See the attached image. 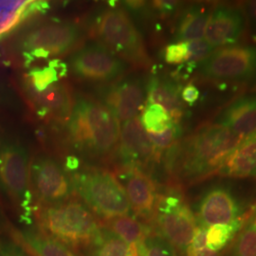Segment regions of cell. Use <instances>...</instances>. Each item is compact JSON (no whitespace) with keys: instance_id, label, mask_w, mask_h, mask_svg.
<instances>
[{"instance_id":"6da1fadb","label":"cell","mask_w":256,"mask_h":256,"mask_svg":"<svg viewBox=\"0 0 256 256\" xmlns=\"http://www.w3.org/2000/svg\"><path fill=\"white\" fill-rule=\"evenodd\" d=\"M241 140L242 138L220 122L205 124L187 140L180 151L170 152L167 166L180 182H200L218 174Z\"/></svg>"},{"instance_id":"7a4b0ae2","label":"cell","mask_w":256,"mask_h":256,"mask_svg":"<svg viewBox=\"0 0 256 256\" xmlns=\"http://www.w3.org/2000/svg\"><path fill=\"white\" fill-rule=\"evenodd\" d=\"M68 131L77 150L95 156L108 155L118 146L120 120L102 104L81 98L68 118Z\"/></svg>"},{"instance_id":"3957f363","label":"cell","mask_w":256,"mask_h":256,"mask_svg":"<svg viewBox=\"0 0 256 256\" xmlns=\"http://www.w3.org/2000/svg\"><path fill=\"white\" fill-rule=\"evenodd\" d=\"M44 234L70 248H88L99 236L102 227L93 212L77 200L46 206L40 212Z\"/></svg>"},{"instance_id":"277c9868","label":"cell","mask_w":256,"mask_h":256,"mask_svg":"<svg viewBox=\"0 0 256 256\" xmlns=\"http://www.w3.org/2000/svg\"><path fill=\"white\" fill-rule=\"evenodd\" d=\"M74 191L88 208L104 221L133 214L126 192L112 173L92 169L75 174Z\"/></svg>"},{"instance_id":"5b68a950","label":"cell","mask_w":256,"mask_h":256,"mask_svg":"<svg viewBox=\"0 0 256 256\" xmlns=\"http://www.w3.org/2000/svg\"><path fill=\"white\" fill-rule=\"evenodd\" d=\"M93 30L101 44L124 62L140 68L150 64L140 32L124 10H104L94 19Z\"/></svg>"},{"instance_id":"8992f818","label":"cell","mask_w":256,"mask_h":256,"mask_svg":"<svg viewBox=\"0 0 256 256\" xmlns=\"http://www.w3.org/2000/svg\"><path fill=\"white\" fill-rule=\"evenodd\" d=\"M152 228L182 256L198 229L194 210L180 190L172 188L158 194Z\"/></svg>"},{"instance_id":"52a82bcc","label":"cell","mask_w":256,"mask_h":256,"mask_svg":"<svg viewBox=\"0 0 256 256\" xmlns=\"http://www.w3.org/2000/svg\"><path fill=\"white\" fill-rule=\"evenodd\" d=\"M82 30L72 22H45L23 34L19 46L28 63L38 58L63 55L77 46Z\"/></svg>"},{"instance_id":"ba28073f","label":"cell","mask_w":256,"mask_h":256,"mask_svg":"<svg viewBox=\"0 0 256 256\" xmlns=\"http://www.w3.org/2000/svg\"><path fill=\"white\" fill-rule=\"evenodd\" d=\"M0 185L30 222L32 196L28 187V156L16 142H0Z\"/></svg>"},{"instance_id":"9c48e42d","label":"cell","mask_w":256,"mask_h":256,"mask_svg":"<svg viewBox=\"0 0 256 256\" xmlns=\"http://www.w3.org/2000/svg\"><path fill=\"white\" fill-rule=\"evenodd\" d=\"M200 68L202 77L212 81L248 80L256 76V46L220 48L200 64Z\"/></svg>"},{"instance_id":"30bf717a","label":"cell","mask_w":256,"mask_h":256,"mask_svg":"<svg viewBox=\"0 0 256 256\" xmlns=\"http://www.w3.org/2000/svg\"><path fill=\"white\" fill-rule=\"evenodd\" d=\"M250 210L232 187L214 184L203 191L192 210L198 226L208 229L212 225L227 224L244 218Z\"/></svg>"},{"instance_id":"8fae6325","label":"cell","mask_w":256,"mask_h":256,"mask_svg":"<svg viewBox=\"0 0 256 256\" xmlns=\"http://www.w3.org/2000/svg\"><path fill=\"white\" fill-rule=\"evenodd\" d=\"M70 68L77 77L92 82H110L126 70V62L99 42H92L72 55Z\"/></svg>"},{"instance_id":"7c38bea8","label":"cell","mask_w":256,"mask_h":256,"mask_svg":"<svg viewBox=\"0 0 256 256\" xmlns=\"http://www.w3.org/2000/svg\"><path fill=\"white\" fill-rule=\"evenodd\" d=\"M30 182L38 202L46 206L68 200L74 192L72 182L64 167L48 156H39L34 160Z\"/></svg>"},{"instance_id":"4fadbf2b","label":"cell","mask_w":256,"mask_h":256,"mask_svg":"<svg viewBox=\"0 0 256 256\" xmlns=\"http://www.w3.org/2000/svg\"><path fill=\"white\" fill-rule=\"evenodd\" d=\"M119 178L134 216L152 226L158 200L154 180L146 172L137 168H124Z\"/></svg>"},{"instance_id":"5bb4252c","label":"cell","mask_w":256,"mask_h":256,"mask_svg":"<svg viewBox=\"0 0 256 256\" xmlns=\"http://www.w3.org/2000/svg\"><path fill=\"white\" fill-rule=\"evenodd\" d=\"M118 146V155L124 168L142 170L152 164L158 152L138 117L124 122Z\"/></svg>"},{"instance_id":"9a60e30c","label":"cell","mask_w":256,"mask_h":256,"mask_svg":"<svg viewBox=\"0 0 256 256\" xmlns=\"http://www.w3.org/2000/svg\"><path fill=\"white\" fill-rule=\"evenodd\" d=\"M104 106L122 122L137 118L144 108L146 86L138 78H128L112 84L102 92Z\"/></svg>"},{"instance_id":"2e32d148","label":"cell","mask_w":256,"mask_h":256,"mask_svg":"<svg viewBox=\"0 0 256 256\" xmlns=\"http://www.w3.org/2000/svg\"><path fill=\"white\" fill-rule=\"evenodd\" d=\"M244 28L245 19L240 10L220 5L210 12L204 36L214 48L234 46L242 36Z\"/></svg>"},{"instance_id":"e0dca14e","label":"cell","mask_w":256,"mask_h":256,"mask_svg":"<svg viewBox=\"0 0 256 256\" xmlns=\"http://www.w3.org/2000/svg\"><path fill=\"white\" fill-rule=\"evenodd\" d=\"M27 90L37 114L41 118L68 119L72 110V98L64 82H55L38 92L27 84Z\"/></svg>"},{"instance_id":"ac0fdd59","label":"cell","mask_w":256,"mask_h":256,"mask_svg":"<svg viewBox=\"0 0 256 256\" xmlns=\"http://www.w3.org/2000/svg\"><path fill=\"white\" fill-rule=\"evenodd\" d=\"M218 122L244 138L256 131V93L239 97L224 110Z\"/></svg>"},{"instance_id":"d6986e66","label":"cell","mask_w":256,"mask_h":256,"mask_svg":"<svg viewBox=\"0 0 256 256\" xmlns=\"http://www.w3.org/2000/svg\"><path fill=\"white\" fill-rule=\"evenodd\" d=\"M218 174L232 178H256V131L242 138Z\"/></svg>"},{"instance_id":"ffe728a7","label":"cell","mask_w":256,"mask_h":256,"mask_svg":"<svg viewBox=\"0 0 256 256\" xmlns=\"http://www.w3.org/2000/svg\"><path fill=\"white\" fill-rule=\"evenodd\" d=\"M180 92V86L173 81L151 77L146 84L147 104L162 106L176 122H178L183 113Z\"/></svg>"},{"instance_id":"44dd1931","label":"cell","mask_w":256,"mask_h":256,"mask_svg":"<svg viewBox=\"0 0 256 256\" xmlns=\"http://www.w3.org/2000/svg\"><path fill=\"white\" fill-rule=\"evenodd\" d=\"M210 14L204 5H192L185 10L176 30V40L188 43L202 39Z\"/></svg>"},{"instance_id":"7402d4cb","label":"cell","mask_w":256,"mask_h":256,"mask_svg":"<svg viewBox=\"0 0 256 256\" xmlns=\"http://www.w3.org/2000/svg\"><path fill=\"white\" fill-rule=\"evenodd\" d=\"M106 229L130 245L137 247L149 234L154 232L151 225L138 220L135 216H122L104 221Z\"/></svg>"},{"instance_id":"603a6c76","label":"cell","mask_w":256,"mask_h":256,"mask_svg":"<svg viewBox=\"0 0 256 256\" xmlns=\"http://www.w3.org/2000/svg\"><path fill=\"white\" fill-rule=\"evenodd\" d=\"M88 256H138V248L102 226L99 236L88 248Z\"/></svg>"},{"instance_id":"cb8c5ba5","label":"cell","mask_w":256,"mask_h":256,"mask_svg":"<svg viewBox=\"0 0 256 256\" xmlns=\"http://www.w3.org/2000/svg\"><path fill=\"white\" fill-rule=\"evenodd\" d=\"M22 239L37 256H77L70 248L44 232H24Z\"/></svg>"},{"instance_id":"d4e9b609","label":"cell","mask_w":256,"mask_h":256,"mask_svg":"<svg viewBox=\"0 0 256 256\" xmlns=\"http://www.w3.org/2000/svg\"><path fill=\"white\" fill-rule=\"evenodd\" d=\"M248 216V214L246 216L230 223L216 224L209 227L206 234V247L214 252H222L225 250L238 236L239 230L242 229Z\"/></svg>"},{"instance_id":"484cf974","label":"cell","mask_w":256,"mask_h":256,"mask_svg":"<svg viewBox=\"0 0 256 256\" xmlns=\"http://www.w3.org/2000/svg\"><path fill=\"white\" fill-rule=\"evenodd\" d=\"M66 74V66L58 59L50 60L48 66L42 68H34L28 74L27 84L36 92H43L48 86L58 82Z\"/></svg>"},{"instance_id":"4316f807","label":"cell","mask_w":256,"mask_h":256,"mask_svg":"<svg viewBox=\"0 0 256 256\" xmlns=\"http://www.w3.org/2000/svg\"><path fill=\"white\" fill-rule=\"evenodd\" d=\"M220 256H256V230L248 216L238 236Z\"/></svg>"},{"instance_id":"83f0119b","label":"cell","mask_w":256,"mask_h":256,"mask_svg":"<svg viewBox=\"0 0 256 256\" xmlns=\"http://www.w3.org/2000/svg\"><path fill=\"white\" fill-rule=\"evenodd\" d=\"M140 120L146 132L150 133H160L178 122L162 106L155 104H147Z\"/></svg>"},{"instance_id":"f1b7e54d","label":"cell","mask_w":256,"mask_h":256,"mask_svg":"<svg viewBox=\"0 0 256 256\" xmlns=\"http://www.w3.org/2000/svg\"><path fill=\"white\" fill-rule=\"evenodd\" d=\"M138 256H178L174 248L155 232L137 246Z\"/></svg>"},{"instance_id":"f546056e","label":"cell","mask_w":256,"mask_h":256,"mask_svg":"<svg viewBox=\"0 0 256 256\" xmlns=\"http://www.w3.org/2000/svg\"><path fill=\"white\" fill-rule=\"evenodd\" d=\"M207 229L198 226L192 241L186 248L182 256H220L222 252H212L206 247Z\"/></svg>"},{"instance_id":"4dcf8cb0","label":"cell","mask_w":256,"mask_h":256,"mask_svg":"<svg viewBox=\"0 0 256 256\" xmlns=\"http://www.w3.org/2000/svg\"><path fill=\"white\" fill-rule=\"evenodd\" d=\"M189 59L186 62L189 70L191 72L198 64L202 62L214 52V48L210 46L205 39H198L192 42H188Z\"/></svg>"},{"instance_id":"1f68e13d","label":"cell","mask_w":256,"mask_h":256,"mask_svg":"<svg viewBox=\"0 0 256 256\" xmlns=\"http://www.w3.org/2000/svg\"><path fill=\"white\" fill-rule=\"evenodd\" d=\"M180 126L178 122H174L172 126L167 128L160 133H150L147 132L149 138L156 150H164L173 146L174 142L178 138L180 135Z\"/></svg>"},{"instance_id":"d6a6232c","label":"cell","mask_w":256,"mask_h":256,"mask_svg":"<svg viewBox=\"0 0 256 256\" xmlns=\"http://www.w3.org/2000/svg\"><path fill=\"white\" fill-rule=\"evenodd\" d=\"M189 59V48L187 42H176L165 48L164 60L167 64H180Z\"/></svg>"},{"instance_id":"836d02e7","label":"cell","mask_w":256,"mask_h":256,"mask_svg":"<svg viewBox=\"0 0 256 256\" xmlns=\"http://www.w3.org/2000/svg\"><path fill=\"white\" fill-rule=\"evenodd\" d=\"M180 97L183 102H185L189 106H192L200 99V92L194 84H189L182 90Z\"/></svg>"},{"instance_id":"e575fe53","label":"cell","mask_w":256,"mask_h":256,"mask_svg":"<svg viewBox=\"0 0 256 256\" xmlns=\"http://www.w3.org/2000/svg\"><path fill=\"white\" fill-rule=\"evenodd\" d=\"M178 6V2H173V1H156V2H154V7L156 9V10L164 14H172Z\"/></svg>"},{"instance_id":"d590c367","label":"cell","mask_w":256,"mask_h":256,"mask_svg":"<svg viewBox=\"0 0 256 256\" xmlns=\"http://www.w3.org/2000/svg\"><path fill=\"white\" fill-rule=\"evenodd\" d=\"M80 166V160L77 156H68L64 164V170L68 172H74L77 171Z\"/></svg>"},{"instance_id":"8d00e7d4","label":"cell","mask_w":256,"mask_h":256,"mask_svg":"<svg viewBox=\"0 0 256 256\" xmlns=\"http://www.w3.org/2000/svg\"><path fill=\"white\" fill-rule=\"evenodd\" d=\"M244 6L250 18L256 23V0L248 1Z\"/></svg>"},{"instance_id":"74e56055","label":"cell","mask_w":256,"mask_h":256,"mask_svg":"<svg viewBox=\"0 0 256 256\" xmlns=\"http://www.w3.org/2000/svg\"><path fill=\"white\" fill-rule=\"evenodd\" d=\"M248 220H250L252 224L254 225V229L256 230V203L254 207L250 208V212H248Z\"/></svg>"},{"instance_id":"f35d334b","label":"cell","mask_w":256,"mask_h":256,"mask_svg":"<svg viewBox=\"0 0 256 256\" xmlns=\"http://www.w3.org/2000/svg\"><path fill=\"white\" fill-rule=\"evenodd\" d=\"M8 256H25L18 248H8Z\"/></svg>"},{"instance_id":"ab89813d","label":"cell","mask_w":256,"mask_h":256,"mask_svg":"<svg viewBox=\"0 0 256 256\" xmlns=\"http://www.w3.org/2000/svg\"><path fill=\"white\" fill-rule=\"evenodd\" d=\"M0 256H8V248L4 247V244L0 240Z\"/></svg>"}]
</instances>
